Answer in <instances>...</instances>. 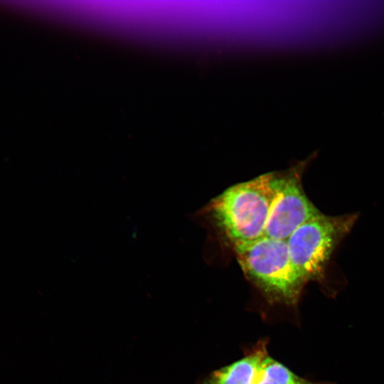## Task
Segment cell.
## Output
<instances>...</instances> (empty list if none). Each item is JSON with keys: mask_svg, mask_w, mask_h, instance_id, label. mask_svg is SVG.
<instances>
[{"mask_svg": "<svg viewBox=\"0 0 384 384\" xmlns=\"http://www.w3.org/2000/svg\"><path fill=\"white\" fill-rule=\"evenodd\" d=\"M273 172L233 185L214 198L208 210L233 247L265 236L274 192Z\"/></svg>", "mask_w": 384, "mask_h": 384, "instance_id": "cell-1", "label": "cell"}, {"mask_svg": "<svg viewBox=\"0 0 384 384\" xmlns=\"http://www.w3.org/2000/svg\"><path fill=\"white\" fill-rule=\"evenodd\" d=\"M234 250L244 274L269 303H298L306 282L293 265L286 240L264 236Z\"/></svg>", "mask_w": 384, "mask_h": 384, "instance_id": "cell-2", "label": "cell"}, {"mask_svg": "<svg viewBox=\"0 0 384 384\" xmlns=\"http://www.w3.org/2000/svg\"><path fill=\"white\" fill-rule=\"evenodd\" d=\"M357 218L356 213L329 216L321 213L286 240L291 261L306 283L321 276L334 250Z\"/></svg>", "mask_w": 384, "mask_h": 384, "instance_id": "cell-3", "label": "cell"}, {"mask_svg": "<svg viewBox=\"0 0 384 384\" xmlns=\"http://www.w3.org/2000/svg\"><path fill=\"white\" fill-rule=\"evenodd\" d=\"M309 159L284 172H273V200L265 236L286 240L299 226L321 212L306 195L302 173Z\"/></svg>", "mask_w": 384, "mask_h": 384, "instance_id": "cell-4", "label": "cell"}, {"mask_svg": "<svg viewBox=\"0 0 384 384\" xmlns=\"http://www.w3.org/2000/svg\"><path fill=\"white\" fill-rule=\"evenodd\" d=\"M251 384H336L332 382H314L302 378L267 353L261 359Z\"/></svg>", "mask_w": 384, "mask_h": 384, "instance_id": "cell-5", "label": "cell"}]
</instances>
